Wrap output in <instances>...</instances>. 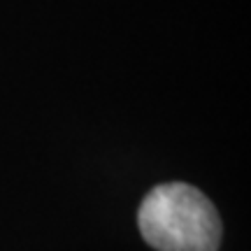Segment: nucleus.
Returning <instances> with one entry per match:
<instances>
[{
    "label": "nucleus",
    "mask_w": 251,
    "mask_h": 251,
    "mask_svg": "<svg viewBox=\"0 0 251 251\" xmlns=\"http://www.w3.org/2000/svg\"><path fill=\"white\" fill-rule=\"evenodd\" d=\"M137 228L156 251H219L224 235L214 202L181 181L153 186L144 196Z\"/></svg>",
    "instance_id": "f257e3e1"
}]
</instances>
